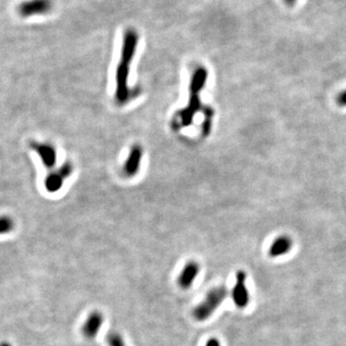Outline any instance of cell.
<instances>
[{
	"label": "cell",
	"instance_id": "cell-7",
	"mask_svg": "<svg viewBox=\"0 0 346 346\" xmlns=\"http://www.w3.org/2000/svg\"><path fill=\"white\" fill-rule=\"evenodd\" d=\"M73 171L70 164H64L57 171L49 173L45 180V187L49 192H56L63 187L64 179L67 178Z\"/></svg>",
	"mask_w": 346,
	"mask_h": 346
},
{
	"label": "cell",
	"instance_id": "cell-15",
	"mask_svg": "<svg viewBox=\"0 0 346 346\" xmlns=\"http://www.w3.org/2000/svg\"><path fill=\"white\" fill-rule=\"evenodd\" d=\"M205 346H221V344H220V342H219V340L218 338H216V337H211L210 339L207 340L206 345Z\"/></svg>",
	"mask_w": 346,
	"mask_h": 346
},
{
	"label": "cell",
	"instance_id": "cell-3",
	"mask_svg": "<svg viewBox=\"0 0 346 346\" xmlns=\"http://www.w3.org/2000/svg\"><path fill=\"white\" fill-rule=\"evenodd\" d=\"M228 295L226 287L219 286L210 290L205 298L199 303L192 312V316L197 321H204L218 310Z\"/></svg>",
	"mask_w": 346,
	"mask_h": 346
},
{
	"label": "cell",
	"instance_id": "cell-1",
	"mask_svg": "<svg viewBox=\"0 0 346 346\" xmlns=\"http://www.w3.org/2000/svg\"><path fill=\"white\" fill-rule=\"evenodd\" d=\"M139 40L140 39L137 30L134 28H129L123 35L120 58L116 76L117 78L116 98L121 104L127 102L130 98L128 77L130 73V66L136 54Z\"/></svg>",
	"mask_w": 346,
	"mask_h": 346
},
{
	"label": "cell",
	"instance_id": "cell-6",
	"mask_svg": "<svg viewBox=\"0 0 346 346\" xmlns=\"http://www.w3.org/2000/svg\"><path fill=\"white\" fill-rule=\"evenodd\" d=\"M30 148L36 152L41 158L42 163L47 168L54 167L57 161V152L54 146L48 143H41L32 141L30 143Z\"/></svg>",
	"mask_w": 346,
	"mask_h": 346
},
{
	"label": "cell",
	"instance_id": "cell-2",
	"mask_svg": "<svg viewBox=\"0 0 346 346\" xmlns=\"http://www.w3.org/2000/svg\"><path fill=\"white\" fill-rule=\"evenodd\" d=\"M208 73L205 67H197L191 76L190 86V98L187 107L178 113L179 121L176 123L177 127L190 126L194 115L200 110V91L207 80Z\"/></svg>",
	"mask_w": 346,
	"mask_h": 346
},
{
	"label": "cell",
	"instance_id": "cell-14",
	"mask_svg": "<svg viewBox=\"0 0 346 346\" xmlns=\"http://www.w3.org/2000/svg\"><path fill=\"white\" fill-rule=\"evenodd\" d=\"M336 101H337V104L339 107H346V90L337 94Z\"/></svg>",
	"mask_w": 346,
	"mask_h": 346
},
{
	"label": "cell",
	"instance_id": "cell-8",
	"mask_svg": "<svg viewBox=\"0 0 346 346\" xmlns=\"http://www.w3.org/2000/svg\"><path fill=\"white\" fill-rule=\"evenodd\" d=\"M104 323L103 314L98 310H93L89 315L88 319L84 322L82 326V334L84 337L92 339L99 333Z\"/></svg>",
	"mask_w": 346,
	"mask_h": 346
},
{
	"label": "cell",
	"instance_id": "cell-17",
	"mask_svg": "<svg viewBox=\"0 0 346 346\" xmlns=\"http://www.w3.org/2000/svg\"><path fill=\"white\" fill-rule=\"evenodd\" d=\"M0 346H12L10 344L9 342H6V341H3L0 343Z\"/></svg>",
	"mask_w": 346,
	"mask_h": 346
},
{
	"label": "cell",
	"instance_id": "cell-13",
	"mask_svg": "<svg viewBox=\"0 0 346 346\" xmlns=\"http://www.w3.org/2000/svg\"><path fill=\"white\" fill-rule=\"evenodd\" d=\"M107 343L109 346H127L123 337L118 332H112L107 336Z\"/></svg>",
	"mask_w": 346,
	"mask_h": 346
},
{
	"label": "cell",
	"instance_id": "cell-4",
	"mask_svg": "<svg viewBox=\"0 0 346 346\" xmlns=\"http://www.w3.org/2000/svg\"><path fill=\"white\" fill-rule=\"evenodd\" d=\"M247 274L244 270H238L236 274V283L232 290V299L237 308L244 309L249 303V292L246 286Z\"/></svg>",
	"mask_w": 346,
	"mask_h": 346
},
{
	"label": "cell",
	"instance_id": "cell-11",
	"mask_svg": "<svg viewBox=\"0 0 346 346\" xmlns=\"http://www.w3.org/2000/svg\"><path fill=\"white\" fill-rule=\"evenodd\" d=\"M142 149L139 146H135L132 148L130 155L128 157L127 161L124 165V171L128 175H134L137 172L140 165H141V160H142Z\"/></svg>",
	"mask_w": 346,
	"mask_h": 346
},
{
	"label": "cell",
	"instance_id": "cell-16",
	"mask_svg": "<svg viewBox=\"0 0 346 346\" xmlns=\"http://www.w3.org/2000/svg\"><path fill=\"white\" fill-rule=\"evenodd\" d=\"M288 5H293L297 0H284Z\"/></svg>",
	"mask_w": 346,
	"mask_h": 346
},
{
	"label": "cell",
	"instance_id": "cell-9",
	"mask_svg": "<svg viewBox=\"0 0 346 346\" xmlns=\"http://www.w3.org/2000/svg\"><path fill=\"white\" fill-rule=\"evenodd\" d=\"M200 272V265L195 261H190L185 264L178 277V285L183 290H189L196 280Z\"/></svg>",
	"mask_w": 346,
	"mask_h": 346
},
{
	"label": "cell",
	"instance_id": "cell-12",
	"mask_svg": "<svg viewBox=\"0 0 346 346\" xmlns=\"http://www.w3.org/2000/svg\"><path fill=\"white\" fill-rule=\"evenodd\" d=\"M15 227V223L12 218L8 216L0 217V235L9 234Z\"/></svg>",
	"mask_w": 346,
	"mask_h": 346
},
{
	"label": "cell",
	"instance_id": "cell-10",
	"mask_svg": "<svg viewBox=\"0 0 346 346\" xmlns=\"http://www.w3.org/2000/svg\"><path fill=\"white\" fill-rule=\"evenodd\" d=\"M292 241L291 237L288 236H280L276 237L269 249L270 257H280L287 254L292 248Z\"/></svg>",
	"mask_w": 346,
	"mask_h": 346
},
{
	"label": "cell",
	"instance_id": "cell-5",
	"mask_svg": "<svg viewBox=\"0 0 346 346\" xmlns=\"http://www.w3.org/2000/svg\"><path fill=\"white\" fill-rule=\"evenodd\" d=\"M52 9L51 0H27L19 5L18 12L21 17L30 18L46 15Z\"/></svg>",
	"mask_w": 346,
	"mask_h": 346
}]
</instances>
